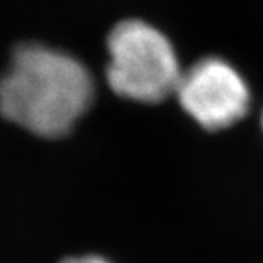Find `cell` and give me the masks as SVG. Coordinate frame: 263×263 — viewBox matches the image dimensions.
I'll use <instances>...</instances> for the list:
<instances>
[{"instance_id":"cell-4","label":"cell","mask_w":263,"mask_h":263,"mask_svg":"<svg viewBox=\"0 0 263 263\" xmlns=\"http://www.w3.org/2000/svg\"><path fill=\"white\" fill-rule=\"evenodd\" d=\"M61 263H111V261L102 255L89 254V255H78V257H67Z\"/></svg>"},{"instance_id":"cell-1","label":"cell","mask_w":263,"mask_h":263,"mask_svg":"<svg viewBox=\"0 0 263 263\" xmlns=\"http://www.w3.org/2000/svg\"><path fill=\"white\" fill-rule=\"evenodd\" d=\"M93 92L92 74L77 58L23 43L0 78V112L33 135L59 138L89 109Z\"/></svg>"},{"instance_id":"cell-5","label":"cell","mask_w":263,"mask_h":263,"mask_svg":"<svg viewBox=\"0 0 263 263\" xmlns=\"http://www.w3.org/2000/svg\"><path fill=\"white\" fill-rule=\"evenodd\" d=\"M261 125H263V116H261Z\"/></svg>"},{"instance_id":"cell-2","label":"cell","mask_w":263,"mask_h":263,"mask_svg":"<svg viewBox=\"0 0 263 263\" xmlns=\"http://www.w3.org/2000/svg\"><path fill=\"white\" fill-rule=\"evenodd\" d=\"M106 81L118 96L140 103H159L176 92L182 70L170 40L140 20L112 27L106 40Z\"/></svg>"},{"instance_id":"cell-3","label":"cell","mask_w":263,"mask_h":263,"mask_svg":"<svg viewBox=\"0 0 263 263\" xmlns=\"http://www.w3.org/2000/svg\"><path fill=\"white\" fill-rule=\"evenodd\" d=\"M175 96L206 130L227 128L248 115L249 86L227 61L206 58L182 70Z\"/></svg>"}]
</instances>
